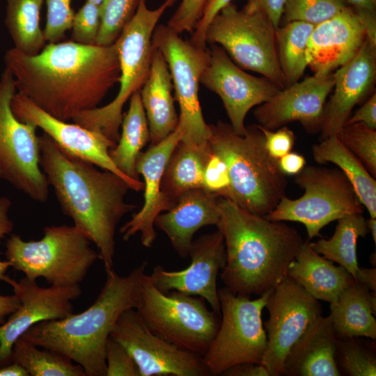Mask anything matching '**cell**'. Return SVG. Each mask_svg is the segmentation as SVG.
<instances>
[{"mask_svg": "<svg viewBox=\"0 0 376 376\" xmlns=\"http://www.w3.org/2000/svg\"><path fill=\"white\" fill-rule=\"evenodd\" d=\"M4 61L18 93L65 122L98 107L120 79L115 42L109 46L72 40L47 43L35 55L13 47Z\"/></svg>", "mask_w": 376, "mask_h": 376, "instance_id": "1", "label": "cell"}, {"mask_svg": "<svg viewBox=\"0 0 376 376\" xmlns=\"http://www.w3.org/2000/svg\"><path fill=\"white\" fill-rule=\"evenodd\" d=\"M39 145L40 166L63 214L95 244L105 271L113 269L116 227L135 208L125 201L132 186L120 176L100 171L69 154L45 134L39 136Z\"/></svg>", "mask_w": 376, "mask_h": 376, "instance_id": "2", "label": "cell"}, {"mask_svg": "<svg viewBox=\"0 0 376 376\" xmlns=\"http://www.w3.org/2000/svg\"><path fill=\"white\" fill-rule=\"evenodd\" d=\"M219 220L226 249L220 278L229 290L244 296L261 295L285 276L304 240L283 221L249 212L219 197Z\"/></svg>", "mask_w": 376, "mask_h": 376, "instance_id": "3", "label": "cell"}, {"mask_svg": "<svg viewBox=\"0 0 376 376\" xmlns=\"http://www.w3.org/2000/svg\"><path fill=\"white\" fill-rule=\"evenodd\" d=\"M147 265L144 261L123 276L113 268L106 271V281L86 310L38 322L22 336L40 347L67 357L79 365L86 376H106L107 341L120 315L137 308L140 281Z\"/></svg>", "mask_w": 376, "mask_h": 376, "instance_id": "4", "label": "cell"}, {"mask_svg": "<svg viewBox=\"0 0 376 376\" xmlns=\"http://www.w3.org/2000/svg\"><path fill=\"white\" fill-rule=\"evenodd\" d=\"M210 127V150L221 156L228 169L230 185L223 198L265 217L285 196L288 180L277 160L267 152L258 125L246 127L245 135L237 134L230 124L220 120Z\"/></svg>", "mask_w": 376, "mask_h": 376, "instance_id": "5", "label": "cell"}, {"mask_svg": "<svg viewBox=\"0 0 376 376\" xmlns=\"http://www.w3.org/2000/svg\"><path fill=\"white\" fill-rule=\"evenodd\" d=\"M177 0H165L158 8L150 9L141 0L138 9L117 38L120 87L109 104L80 113L74 123L100 132L117 142L123 114V109L131 96L141 90L150 73L153 52L152 35L164 12Z\"/></svg>", "mask_w": 376, "mask_h": 376, "instance_id": "6", "label": "cell"}, {"mask_svg": "<svg viewBox=\"0 0 376 376\" xmlns=\"http://www.w3.org/2000/svg\"><path fill=\"white\" fill-rule=\"evenodd\" d=\"M91 242L75 226H50L39 240L24 241L11 234L5 256L11 267L29 279L42 277L53 286L79 285L99 258Z\"/></svg>", "mask_w": 376, "mask_h": 376, "instance_id": "7", "label": "cell"}, {"mask_svg": "<svg viewBox=\"0 0 376 376\" xmlns=\"http://www.w3.org/2000/svg\"><path fill=\"white\" fill-rule=\"evenodd\" d=\"M201 297L172 290L163 292L144 273L136 308L146 327L164 340L203 357L219 329V317Z\"/></svg>", "mask_w": 376, "mask_h": 376, "instance_id": "8", "label": "cell"}, {"mask_svg": "<svg viewBox=\"0 0 376 376\" xmlns=\"http://www.w3.org/2000/svg\"><path fill=\"white\" fill-rule=\"evenodd\" d=\"M295 182L304 190L296 199L284 196L265 217L271 221L302 224L308 239L320 236L322 228L346 215L363 212L352 185L338 168L305 166Z\"/></svg>", "mask_w": 376, "mask_h": 376, "instance_id": "9", "label": "cell"}, {"mask_svg": "<svg viewBox=\"0 0 376 376\" xmlns=\"http://www.w3.org/2000/svg\"><path fill=\"white\" fill-rule=\"evenodd\" d=\"M272 289L255 299L218 290L221 321L208 350L202 357L211 376L244 363L260 364L267 347L262 313Z\"/></svg>", "mask_w": 376, "mask_h": 376, "instance_id": "10", "label": "cell"}, {"mask_svg": "<svg viewBox=\"0 0 376 376\" xmlns=\"http://www.w3.org/2000/svg\"><path fill=\"white\" fill-rule=\"evenodd\" d=\"M276 29L264 13L239 10L232 2L212 19L206 30V42L221 47L241 68L285 87L278 61Z\"/></svg>", "mask_w": 376, "mask_h": 376, "instance_id": "11", "label": "cell"}, {"mask_svg": "<svg viewBox=\"0 0 376 376\" xmlns=\"http://www.w3.org/2000/svg\"><path fill=\"white\" fill-rule=\"evenodd\" d=\"M179 35L167 25H157L152 45L161 52L169 66L180 107L178 123L184 130L180 141L207 150L212 131L202 113L198 91L201 75L209 60V51Z\"/></svg>", "mask_w": 376, "mask_h": 376, "instance_id": "12", "label": "cell"}, {"mask_svg": "<svg viewBox=\"0 0 376 376\" xmlns=\"http://www.w3.org/2000/svg\"><path fill=\"white\" fill-rule=\"evenodd\" d=\"M15 79L5 68L0 79V178L33 201L48 200L49 185L40 166L37 127L19 120L11 109Z\"/></svg>", "mask_w": 376, "mask_h": 376, "instance_id": "13", "label": "cell"}, {"mask_svg": "<svg viewBox=\"0 0 376 376\" xmlns=\"http://www.w3.org/2000/svg\"><path fill=\"white\" fill-rule=\"evenodd\" d=\"M265 308L269 312V319L265 323L267 347L260 364L269 376H280L290 348L322 315V306L318 299L287 276L272 289Z\"/></svg>", "mask_w": 376, "mask_h": 376, "instance_id": "14", "label": "cell"}, {"mask_svg": "<svg viewBox=\"0 0 376 376\" xmlns=\"http://www.w3.org/2000/svg\"><path fill=\"white\" fill-rule=\"evenodd\" d=\"M110 336L132 357L139 376H210L201 356L152 333L134 308L120 315Z\"/></svg>", "mask_w": 376, "mask_h": 376, "instance_id": "15", "label": "cell"}, {"mask_svg": "<svg viewBox=\"0 0 376 376\" xmlns=\"http://www.w3.org/2000/svg\"><path fill=\"white\" fill-rule=\"evenodd\" d=\"M210 45L209 60L200 81L221 98L234 131L245 135L244 120L248 112L269 100L281 88L265 77L246 72L219 45Z\"/></svg>", "mask_w": 376, "mask_h": 376, "instance_id": "16", "label": "cell"}, {"mask_svg": "<svg viewBox=\"0 0 376 376\" xmlns=\"http://www.w3.org/2000/svg\"><path fill=\"white\" fill-rule=\"evenodd\" d=\"M20 300V306L0 324V366L11 363L15 342L36 324L59 320L73 313L72 301L81 295L79 285L41 288L36 281L24 277L5 280Z\"/></svg>", "mask_w": 376, "mask_h": 376, "instance_id": "17", "label": "cell"}, {"mask_svg": "<svg viewBox=\"0 0 376 376\" xmlns=\"http://www.w3.org/2000/svg\"><path fill=\"white\" fill-rule=\"evenodd\" d=\"M11 109L19 120L40 128L69 154L120 176L135 191L143 189L142 182L127 178L116 166L109 156V150L116 143L101 132L56 118L18 92L12 99Z\"/></svg>", "mask_w": 376, "mask_h": 376, "instance_id": "18", "label": "cell"}, {"mask_svg": "<svg viewBox=\"0 0 376 376\" xmlns=\"http://www.w3.org/2000/svg\"><path fill=\"white\" fill-rule=\"evenodd\" d=\"M189 256V266L180 271H168L160 265L154 267L149 275L151 281L163 292L176 290L203 298L221 318L217 280L226 263L222 233L217 230L193 240Z\"/></svg>", "mask_w": 376, "mask_h": 376, "instance_id": "19", "label": "cell"}, {"mask_svg": "<svg viewBox=\"0 0 376 376\" xmlns=\"http://www.w3.org/2000/svg\"><path fill=\"white\" fill-rule=\"evenodd\" d=\"M334 87L333 75L312 76L279 90L258 105L253 115L259 125L274 130L297 121L310 134L320 132L327 98Z\"/></svg>", "mask_w": 376, "mask_h": 376, "instance_id": "20", "label": "cell"}, {"mask_svg": "<svg viewBox=\"0 0 376 376\" xmlns=\"http://www.w3.org/2000/svg\"><path fill=\"white\" fill-rule=\"evenodd\" d=\"M332 75L334 92L324 105L320 140L336 135L354 107L373 92L376 44L366 37L354 56Z\"/></svg>", "mask_w": 376, "mask_h": 376, "instance_id": "21", "label": "cell"}, {"mask_svg": "<svg viewBox=\"0 0 376 376\" xmlns=\"http://www.w3.org/2000/svg\"><path fill=\"white\" fill-rule=\"evenodd\" d=\"M183 134V128L178 123L167 137L139 155L136 170L143 178L144 203L142 208L120 228L123 240L127 241L140 233L141 244L148 248L152 246L157 237L155 220L161 212L168 210L161 192L162 175Z\"/></svg>", "mask_w": 376, "mask_h": 376, "instance_id": "22", "label": "cell"}, {"mask_svg": "<svg viewBox=\"0 0 376 376\" xmlns=\"http://www.w3.org/2000/svg\"><path fill=\"white\" fill-rule=\"evenodd\" d=\"M366 38L363 23L347 6L315 25L308 41V67L317 77L332 74L354 56Z\"/></svg>", "mask_w": 376, "mask_h": 376, "instance_id": "23", "label": "cell"}, {"mask_svg": "<svg viewBox=\"0 0 376 376\" xmlns=\"http://www.w3.org/2000/svg\"><path fill=\"white\" fill-rule=\"evenodd\" d=\"M218 199L204 188L191 189L183 193L169 210L156 217L155 225L166 235L180 257L189 256L198 230L217 225L220 217Z\"/></svg>", "mask_w": 376, "mask_h": 376, "instance_id": "24", "label": "cell"}, {"mask_svg": "<svg viewBox=\"0 0 376 376\" xmlns=\"http://www.w3.org/2000/svg\"><path fill=\"white\" fill-rule=\"evenodd\" d=\"M338 342L330 316L320 315L290 348L284 361L282 375H342L336 360Z\"/></svg>", "mask_w": 376, "mask_h": 376, "instance_id": "25", "label": "cell"}, {"mask_svg": "<svg viewBox=\"0 0 376 376\" xmlns=\"http://www.w3.org/2000/svg\"><path fill=\"white\" fill-rule=\"evenodd\" d=\"M173 88L167 63L161 52L153 47L150 73L140 90L148 124L150 146L164 139L178 126L179 117L174 106Z\"/></svg>", "mask_w": 376, "mask_h": 376, "instance_id": "26", "label": "cell"}, {"mask_svg": "<svg viewBox=\"0 0 376 376\" xmlns=\"http://www.w3.org/2000/svg\"><path fill=\"white\" fill-rule=\"evenodd\" d=\"M287 276L299 283L313 297L329 304L343 290L356 281L342 266L317 253L304 242L295 259L290 265Z\"/></svg>", "mask_w": 376, "mask_h": 376, "instance_id": "27", "label": "cell"}, {"mask_svg": "<svg viewBox=\"0 0 376 376\" xmlns=\"http://www.w3.org/2000/svg\"><path fill=\"white\" fill-rule=\"evenodd\" d=\"M375 292L354 281L330 303L334 331L338 338L365 337L376 339Z\"/></svg>", "mask_w": 376, "mask_h": 376, "instance_id": "28", "label": "cell"}, {"mask_svg": "<svg viewBox=\"0 0 376 376\" xmlns=\"http://www.w3.org/2000/svg\"><path fill=\"white\" fill-rule=\"evenodd\" d=\"M210 154V148L204 150L180 141L162 178L161 192L168 210L183 193L203 188L205 166Z\"/></svg>", "mask_w": 376, "mask_h": 376, "instance_id": "29", "label": "cell"}, {"mask_svg": "<svg viewBox=\"0 0 376 376\" xmlns=\"http://www.w3.org/2000/svg\"><path fill=\"white\" fill-rule=\"evenodd\" d=\"M312 155L319 164L332 163L345 175L370 217L376 218V181L363 163L336 135L320 140L312 146Z\"/></svg>", "mask_w": 376, "mask_h": 376, "instance_id": "30", "label": "cell"}, {"mask_svg": "<svg viewBox=\"0 0 376 376\" xmlns=\"http://www.w3.org/2000/svg\"><path fill=\"white\" fill-rule=\"evenodd\" d=\"M118 143L110 149L109 156L120 171L127 178L139 180L136 159L142 148L150 141V132L142 105L140 91L130 98L129 108L123 116Z\"/></svg>", "mask_w": 376, "mask_h": 376, "instance_id": "31", "label": "cell"}, {"mask_svg": "<svg viewBox=\"0 0 376 376\" xmlns=\"http://www.w3.org/2000/svg\"><path fill=\"white\" fill-rule=\"evenodd\" d=\"M333 235L309 242L311 247L326 259L344 267L355 280L359 269L357 241L369 233L366 219L361 213L346 215L337 220Z\"/></svg>", "mask_w": 376, "mask_h": 376, "instance_id": "32", "label": "cell"}, {"mask_svg": "<svg viewBox=\"0 0 376 376\" xmlns=\"http://www.w3.org/2000/svg\"><path fill=\"white\" fill-rule=\"evenodd\" d=\"M314 26L291 21L276 29L278 61L285 87L299 81L308 67V41Z\"/></svg>", "mask_w": 376, "mask_h": 376, "instance_id": "33", "label": "cell"}, {"mask_svg": "<svg viewBox=\"0 0 376 376\" xmlns=\"http://www.w3.org/2000/svg\"><path fill=\"white\" fill-rule=\"evenodd\" d=\"M6 1L5 23L14 48L29 55L38 54L47 42L40 26L44 0Z\"/></svg>", "mask_w": 376, "mask_h": 376, "instance_id": "34", "label": "cell"}, {"mask_svg": "<svg viewBox=\"0 0 376 376\" xmlns=\"http://www.w3.org/2000/svg\"><path fill=\"white\" fill-rule=\"evenodd\" d=\"M20 336L12 349L11 362L23 367L31 376H86L84 369L67 357Z\"/></svg>", "mask_w": 376, "mask_h": 376, "instance_id": "35", "label": "cell"}, {"mask_svg": "<svg viewBox=\"0 0 376 376\" xmlns=\"http://www.w3.org/2000/svg\"><path fill=\"white\" fill-rule=\"evenodd\" d=\"M338 338L336 360L340 372L349 376H375V344L358 339ZM342 375V374H341Z\"/></svg>", "mask_w": 376, "mask_h": 376, "instance_id": "36", "label": "cell"}, {"mask_svg": "<svg viewBox=\"0 0 376 376\" xmlns=\"http://www.w3.org/2000/svg\"><path fill=\"white\" fill-rule=\"evenodd\" d=\"M141 0H103L97 45H113L134 16Z\"/></svg>", "mask_w": 376, "mask_h": 376, "instance_id": "37", "label": "cell"}, {"mask_svg": "<svg viewBox=\"0 0 376 376\" xmlns=\"http://www.w3.org/2000/svg\"><path fill=\"white\" fill-rule=\"evenodd\" d=\"M340 142L376 177V130L357 123L345 125L336 134Z\"/></svg>", "mask_w": 376, "mask_h": 376, "instance_id": "38", "label": "cell"}, {"mask_svg": "<svg viewBox=\"0 0 376 376\" xmlns=\"http://www.w3.org/2000/svg\"><path fill=\"white\" fill-rule=\"evenodd\" d=\"M347 6L345 0H286L283 16L286 22L304 21L316 25Z\"/></svg>", "mask_w": 376, "mask_h": 376, "instance_id": "39", "label": "cell"}, {"mask_svg": "<svg viewBox=\"0 0 376 376\" xmlns=\"http://www.w3.org/2000/svg\"><path fill=\"white\" fill-rule=\"evenodd\" d=\"M47 17L44 36L47 43L61 42L71 29L75 12L71 0H45Z\"/></svg>", "mask_w": 376, "mask_h": 376, "instance_id": "40", "label": "cell"}, {"mask_svg": "<svg viewBox=\"0 0 376 376\" xmlns=\"http://www.w3.org/2000/svg\"><path fill=\"white\" fill-rule=\"evenodd\" d=\"M100 22V6L86 0L75 13L70 40L81 45H95Z\"/></svg>", "mask_w": 376, "mask_h": 376, "instance_id": "41", "label": "cell"}, {"mask_svg": "<svg viewBox=\"0 0 376 376\" xmlns=\"http://www.w3.org/2000/svg\"><path fill=\"white\" fill-rule=\"evenodd\" d=\"M106 376H139L137 366L128 351L109 337L106 347Z\"/></svg>", "mask_w": 376, "mask_h": 376, "instance_id": "42", "label": "cell"}, {"mask_svg": "<svg viewBox=\"0 0 376 376\" xmlns=\"http://www.w3.org/2000/svg\"><path fill=\"white\" fill-rule=\"evenodd\" d=\"M229 185L230 178L226 162L221 156L211 152L205 166L203 188L223 198Z\"/></svg>", "mask_w": 376, "mask_h": 376, "instance_id": "43", "label": "cell"}, {"mask_svg": "<svg viewBox=\"0 0 376 376\" xmlns=\"http://www.w3.org/2000/svg\"><path fill=\"white\" fill-rule=\"evenodd\" d=\"M209 0H182L167 26L178 34L191 33Z\"/></svg>", "mask_w": 376, "mask_h": 376, "instance_id": "44", "label": "cell"}, {"mask_svg": "<svg viewBox=\"0 0 376 376\" xmlns=\"http://www.w3.org/2000/svg\"><path fill=\"white\" fill-rule=\"evenodd\" d=\"M265 137V144L269 155L279 159L292 151L296 141L295 133L286 126L271 130L258 125Z\"/></svg>", "mask_w": 376, "mask_h": 376, "instance_id": "45", "label": "cell"}, {"mask_svg": "<svg viewBox=\"0 0 376 376\" xmlns=\"http://www.w3.org/2000/svg\"><path fill=\"white\" fill-rule=\"evenodd\" d=\"M233 0H209L198 21L189 41L200 48H207L206 30L214 16Z\"/></svg>", "mask_w": 376, "mask_h": 376, "instance_id": "46", "label": "cell"}, {"mask_svg": "<svg viewBox=\"0 0 376 376\" xmlns=\"http://www.w3.org/2000/svg\"><path fill=\"white\" fill-rule=\"evenodd\" d=\"M363 23L366 37L376 44V0H345Z\"/></svg>", "mask_w": 376, "mask_h": 376, "instance_id": "47", "label": "cell"}, {"mask_svg": "<svg viewBox=\"0 0 376 376\" xmlns=\"http://www.w3.org/2000/svg\"><path fill=\"white\" fill-rule=\"evenodd\" d=\"M286 0H248L242 8L247 13H263L265 14L277 28L283 17Z\"/></svg>", "mask_w": 376, "mask_h": 376, "instance_id": "48", "label": "cell"}, {"mask_svg": "<svg viewBox=\"0 0 376 376\" xmlns=\"http://www.w3.org/2000/svg\"><path fill=\"white\" fill-rule=\"evenodd\" d=\"M11 206L10 198L0 197V239L10 235L13 230L14 224L9 217V210ZM11 267V264L6 260H0V281H5L8 275L7 270Z\"/></svg>", "mask_w": 376, "mask_h": 376, "instance_id": "49", "label": "cell"}, {"mask_svg": "<svg viewBox=\"0 0 376 376\" xmlns=\"http://www.w3.org/2000/svg\"><path fill=\"white\" fill-rule=\"evenodd\" d=\"M361 123L368 127L376 130V93L374 92L368 100L352 115L345 125Z\"/></svg>", "mask_w": 376, "mask_h": 376, "instance_id": "50", "label": "cell"}, {"mask_svg": "<svg viewBox=\"0 0 376 376\" xmlns=\"http://www.w3.org/2000/svg\"><path fill=\"white\" fill-rule=\"evenodd\" d=\"M277 163L280 171L287 176L299 173L306 162L302 155L291 151L277 159Z\"/></svg>", "mask_w": 376, "mask_h": 376, "instance_id": "51", "label": "cell"}, {"mask_svg": "<svg viewBox=\"0 0 376 376\" xmlns=\"http://www.w3.org/2000/svg\"><path fill=\"white\" fill-rule=\"evenodd\" d=\"M224 376H269L267 370L261 364L244 363L233 366L225 370Z\"/></svg>", "mask_w": 376, "mask_h": 376, "instance_id": "52", "label": "cell"}, {"mask_svg": "<svg viewBox=\"0 0 376 376\" xmlns=\"http://www.w3.org/2000/svg\"><path fill=\"white\" fill-rule=\"evenodd\" d=\"M20 303V300L14 293L11 295H0V324L4 323L6 318L18 308Z\"/></svg>", "mask_w": 376, "mask_h": 376, "instance_id": "53", "label": "cell"}, {"mask_svg": "<svg viewBox=\"0 0 376 376\" xmlns=\"http://www.w3.org/2000/svg\"><path fill=\"white\" fill-rule=\"evenodd\" d=\"M355 281L366 286L371 292H376V268L359 267Z\"/></svg>", "mask_w": 376, "mask_h": 376, "instance_id": "54", "label": "cell"}, {"mask_svg": "<svg viewBox=\"0 0 376 376\" xmlns=\"http://www.w3.org/2000/svg\"><path fill=\"white\" fill-rule=\"evenodd\" d=\"M0 376H29V374L20 365L11 362L0 366Z\"/></svg>", "mask_w": 376, "mask_h": 376, "instance_id": "55", "label": "cell"}, {"mask_svg": "<svg viewBox=\"0 0 376 376\" xmlns=\"http://www.w3.org/2000/svg\"><path fill=\"white\" fill-rule=\"evenodd\" d=\"M366 224L369 232L371 233L375 244H376V218L370 217L366 219Z\"/></svg>", "mask_w": 376, "mask_h": 376, "instance_id": "56", "label": "cell"}, {"mask_svg": "<svg viewBox=\"0 0 376 376\" xmlns=\"http://www.w3.org/2000/svg\"><path fill=\"white\" fill-rule=\"evenodd\" d=\"M87 1H90V2L93 3H95L96 5H98L100 6H101V4H102V3L103 1V0H87Z\"/></svg>", "mask_w": 376, "mask_h": 376, "instance_id": "57", "label": "cell"}]
</instances>
